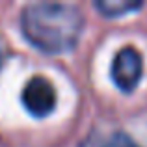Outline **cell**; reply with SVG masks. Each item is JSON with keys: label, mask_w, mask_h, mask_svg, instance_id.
<instances>
[{"label": "cell", "mask_w": 147, "mask_h": 147, "mask_svg": "<svg viewBox=\"0 0 147 147\" xmlns=\"http://www.w3.org/2000/svg\"><path fill=\"white\" fill-rule=\"evenodd\" d=\"M84 30L78 7L60 2L30 4L21 13V32L32 47L47 54L75 49Z\"/></svg>", "instance_id": "obj_1"}, {"label": "cell", "mask_w": 147, "mask_h": 147, "mask_svg": "<svg viewBox=\"0 0 147 147\" xmlns=\"http://www.w3.org/2000/svg\"><path fill=\"white\" fill-rule=\"evenodd\" d=\"M144 73V61L142 54L132 47L121 49L114 58L112 63V78L115 86L125 93H130L138 88Z\"/></svg>", "instance_id": "obj_2"}, {"label": "cell", "mask_w": 147, "mask_h": 147, "mask_svg": "<svg viewBox=\"0 0 147 147\" xmlns=\"http://www.w3.org/2000/svg\"><path fill=\"white\" fill-rule=\"evenodd\" d=\"M22 104L34 117H47L56 106L54 86L45 76H34L26 82L22 90Z\"/></svg>", "instance_id": "obj_3"}, {"label": "cell", "mask_w": 147, "mask_h": 147, "mask_svg": "<svg viewBox=\"0 0 147 147\" xmlns=\"http://www.w3.org/2000/svg\"><path fill=\"white\" fill-rule=\"evenodd\" d=\"M144 6L142 2L136 0H97L95 7L99 9L100 15L108 19H115V17H123V15L130 13V11H136Z\"/></svg>", "instance_id": "obj_4"}, {"label": "cell", "mask_w": 147, "mask_h": 147, "mask_svg": "<svg viewBox=\"0 0 147 147\" xmlns=\"http://www.w3.org/2000/svg\"><path fill=\"white\" fill-rule=\"evenodd\" d=\"M104 147H140V145H138L134 140H130L127 134L117 132V134H114V136L104 144Z\"/></svg>", "instance_id": "obj_5"}, {"label": "cell", "mask_w": 147, "mask_h": 147, "mask_svg": "<svg viewBox=\"0 0 147 147\" xmlns=\"http://www.w3.org/2000/svg\"><path fill=\"white\" fill-rule=\"evenodd\" d=\"M2 61H4V58H2V52H0V67H2Z\"/></svg>", "instance_id": "obj_6"}]
</instances>
